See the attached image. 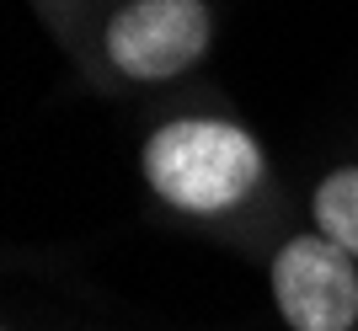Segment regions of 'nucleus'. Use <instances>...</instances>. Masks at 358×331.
I'll return each instance as SVG.
<instances>
[{"instance_id":"4","label":"nucleus","mask_w":358,"mask_h":331,"mask_svg":"<svg viewBox=\"0 0 358 331\" xmlns=\"http://www.w3.org/2000/svg\"><path fill=\"white\" fill-rule=\"evenodd\" d=\"M310 214H315V225H321V235H331L343 251L358 256V166L331 171V177L315 187Z\"/></svg>"},{"instance_id":"1","label":"nucleus","mask_w":358,"mask_h":331,"mask_svg":"<svg viewBox=\"0 0 358 331\" xmlns=\"http://www.w3.org/2000/svg\"><path fill=\"white\" fill-rule=\"evenodd\" d=\"M150 193L182 214H224L246 203L262 182V145L241 123L177 118L145 139Z\"/></svg>"},{"instance_id":"2","label":"nucleus","mask_w":358,"mask_h":331,"mask_svg":"<svg viewBox=\"0 0 358 331\" xmlns=\"http://www.w3.org/2000/svg\"><path fill=\"white\" fill-rule=\"evenodd\" d=\"M273 304L289 331H353L358 256L331 235H294L273 256Z\"/></svg>"},{"instance_id":"3","label":"nucleus","mask_w":358,"mask_h":331,"mask_svg":"<svg viewBox=\"0 0 358 331\" xmlns=\"http://www.w3.org/2000/svg\"><path fill=\"white\" fill-rule=\"evenodd\" d=\"M209 48L203 0H129L107 22V59L129 80H171Z\"/></svg>"}]
</instances>
